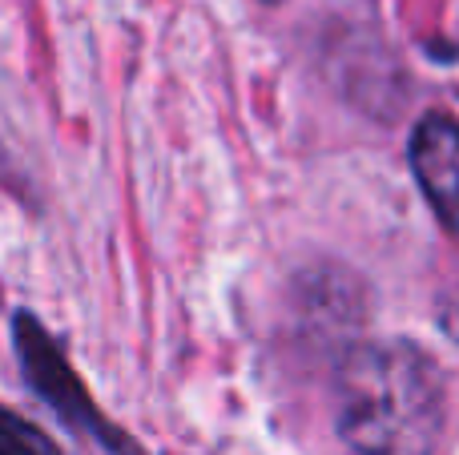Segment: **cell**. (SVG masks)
<instances>
[{
	"label": "cell",
	"instance_id": "obj_1",
	"mask_svg": "<svg viewBox=\"0 0 459 455\" xmlns=\"http://www.w3.org/2000/svg\"><path fill=\"white\" fill-rule=\"evenodd\" d=\"M444 379L420 347L359 343L334 371V427L355 455H436L444 440Z\"/></svg>",
	"mask_w": 459,
	"mask_h": 455
},
{
	"label": "cell",
	"instance_id": "obj_2",
	"mask_svg": "<svg viewBox=\"0 0 459 455\" xmlns=\"http://www.w3.org/2000/svg\"><path fill=\"white\" fill-rule=\"evenodd\" d=\"M411 174L428 206L459 242V121L428 113L411 133Z\"/></svg>",
	"mask_w": 459,
	"mask_h": 455
},
{
	"label": "cell",
	"instance_id": "obj_3",
	"mask_svg": "<svg viewBox=\"0 0 459 455\" xmlns=\"http://www.w3.org/2000/svg\"><path fill=\"white\" fill-rule=\"evenodd\" d=\"M16 351H21V363H24V371H29V379L37 383V391L45 395L65 419L89 427L93 435H105L109 443L121 448L117 435L101 424V411L85 399V391H81V383L73 379V371H69V363L61 359V351L53 347V339H48L45 331H40V322L29 319V314H16Z\"/></svg>",
	"mask_w": 459,
	"mask_h": 455
},
{
	"label": "cell",
	"instance_id": "obj_4",
	"mask_svg": "<svg viewBox=\"0 0 459 455\" xmlns=\"http://www.w3.org/2000/svg\"><path fill=\"white\" fill-rule=\"evenodd\" d=\"M4 455H56V448L45 432H37V427L24 424L16 411H8L4 416Z\"/></svg>",
	"mask_w": 459,
	"mask_h": 455
}]
</instances>
